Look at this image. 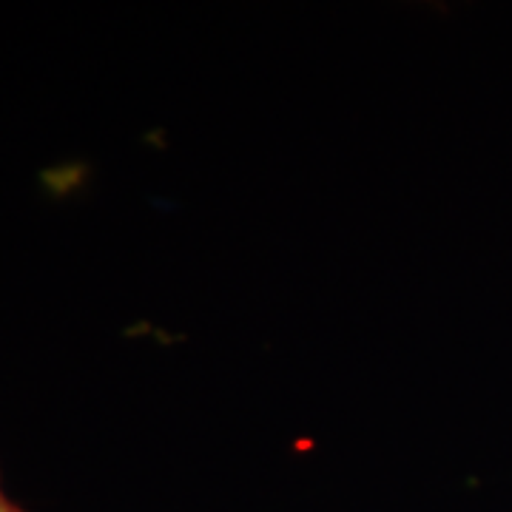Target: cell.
Wrapping results in <instances>:
<instances>
[{"instance_id": "cell-1", "label": "cell", "mask_w": 512, "mask_h": 512, "mask_svg": "<svg viewBox=\"0 0 512 512\" xmlns=\"http://www.w3.org/2000/svg\"><path fill=\"white\" fill-rule=\"evenodd\" d=\"M0 512H29L23 510V507H18V504L6 495V490H3V478H0Z\"/></svg>"}]
</instances>
